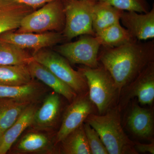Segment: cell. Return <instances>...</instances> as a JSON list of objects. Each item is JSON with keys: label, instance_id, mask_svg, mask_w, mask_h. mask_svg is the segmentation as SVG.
I'll return each instance as SVG.
<instances>
[{"label": "cell", "instance_id": "1", "mask_svg": "<svg viewBox=\"0 0 154 154\" xmlns=\"http://www.w3.org/2000/svg\"><path fill=\"white\" fill-rule=\"evenodd\" d=\"M98 61L111 75L119 94L154 62V41L135 39L117 47L101 46Z\"/></svg>", "mask_w": 154, "mask_h": 154}, {"label": "cell", "instance_id": "2", "mask_svg": "<svg viewBox=\"0 0 154 154\" xmlns=\"http://www.w3.org/2000/svg\"><path fill=\"white\" fill-rule=\"evenodd\" d=\"M119 110L110 109L105 115L91 113L86 120L98 133L108 154H138L122 127Z\"/></svg>", "mask_w": 154, "mask_h": 154}, {"label": "cell", "instance_id": "3", "mask_svg": "<svg viewBox=\"0 0 154 154\" xmlns=\"http://www.w3.org/2000/svg\"><path fill=\"white\" fill-rule=\"evenodd\" d=\"M65 25V15L63 2V0H57L45 4L24 17L17 32L62 33Z\"/></svg>", "mask_w": 154, "mask_h": 154}, {"label": "cell", "instance_id": "4", "mask_svg": "<svg viewBox=\"0 0 154 154\" xmlns=\"http://www.w3.org/2000/svg\"><path fill=\"white\" fill-rule=\"evenodd\" d=\"M78 71L85 78L90 100L100 114L104 113L118 93L113 78L102 65L96 68L84 66Z\"/></svg>", "mask_w": 154, "mask_h": 154}, {"label": "cell", "instance_id": "5", "mask_svg": "<svg viewBox=\"0 0 154 154\" xmlns=\"http://www.w3.org/2000/svg\"><path fill=\"white\" fill-rule=\"evenodd\" d=\"M97 0H63L65 25L62 33L70 41L82 35L95 36L93 27V13Z\"/></svg>", "mask_w": 154, "mask_h": 154}, {"label": "cell", "instance_id": "6", "mask_svg": "<svg viewBox=\"0 0 154 154\" xmlns=\"http://www.w3.org/2000/svg\"><path fill=\"white\" fill-rule=\"evenodd\" d=\"M32 56L34 60L46 67L77 94L87 92L85 78L79 71L75 70L68 61L55 51L43 48L34 52Z\"/></svg>", "mask_w": 154, "mask_h": 154}, {"label": "cell", "instance_id": "7", "mask_svg": "<svg viewBox=\"0 0 154 154\" xmlns=\"http://www.w3.org/2000/svg\"><path fill=\"white\" fill-rule=\"evenodd\" d=\"M101 46L97 36L85 35L77 41L56 46L55 51L69 63L96 68L100 65L98 57Z\"/></svg>", "mask_w": 154, "mask_h": 154}, {"label": "cell", "instance_id": "8", "mask_svg": "<svg viewBox=\"0 0 154 154\" xmlns=\"http://www.w3.org/2000/svg\"><path fill=\"white\" fill-rule=\"evenodd\" d=\"M65 40L62 32L42 33H19L7 31L0 34V40L14 45L22 49H32L34 52L56 46Z\"/></svg>", "mask_w": 154, "mask_h": 154}, {"label": "cell", "instance_id": "9", "mask_svg": "<svg viewBox=\"0 0 154 154\" xmlns=\"http://www.w3.org/2000/svg\"><path fill=\"white\" fill-rule=\"evenodd\" d=\"M93 105L88 92L77 96L64 113L61 125L56 137V143H60L70 133L83 124L88 116L92 113Z\"/></svg>", "mask_w": 154, "mask_h": 154}, {"label": "cell", "instance_id": "10", "mask_svg": "<svg viewBox=\"0 0 154 154\" xmlns=\"http://www.w3.org/2000/svg\"><path fill=\"white\" fill-rule=\"evenodd\" d=\"M126 93L121 97L118 108L121 110L126 103L137 97L143 105H151L154 99V62L149 64L128 85Z\"/></svg>", "mask_w": 154, "mask_h": 154}, {"label": "cell", "instance_id": "11", "mask_svg": "<svg viewBox=\"0 0 154 154\" xmlns=\"http://www.w3.org/2000/svg\"><path fill=\"white\" fill-rule=\"evenodd\" d=\"M120 21L135 39L146 41L154 38V6L147 13L124 11Z\"/></svg>", "mask_w": 154, "mask_h": 154}, {"label": "cell", "instance_id": "12", "mask_svg": "<svg viewBox=\"0 0 154 154\" xmlns=\"http://www.w3.org/2000/svg\"><path fill=\"white\" fill-rule=\"evenodd\" d=\"M35 10L11 0H0V34L18 29L23 18Z\"/></svg>", "mask_w": 154, "mask_h": 154}, {"label": "cell", "instance_id": "13", "mask_svg": "<svg viewBox=\"0 0 154 154\" xmlns=\"http://www.w3.org/2000/svg\"><path fill=\"white\" fill-rule=\"evenodd\" d=\"M28 66L33 79L36 78L41 81L57 94L64 96L69 102H72L78 96L70 87L41 64L33 60L28 64Z\"/></svg>", "mask_w": 154, "mask_h": 154}, {"label": "cell", "instance_id": "14", "mask_svg": "<svg viewBox=\"0 0 154 154\" xmlns=\"http://www.w3.org/2000/svg\"><path fill=\"white\" fill-rule=\"evenodd\" d=\"M60 105L58 94L55 92L48 95L42 105L36 110L31 125L38 130L53 126L58 116Z\"/></svg>", "mask_w": 154, "mask_h": 154}, {"label": "cell", "instance_id": "15", "mask_svg": "<svg viewBox=\"0 0 154 154\" xmlns=\"http://www.w3.org/2000/svg\"><path fill=\"white\" fill-rule=\"evenodd\" d=\"M37 108L35 102L28 105L13 125L4 133L0 146V154L7 153L24 131L31 125Z\"/></svg>", "mask_w": 154, "mask_h": 154}, {"label": "cell", "instance_id": "16", "mask_svg": "<svg viewBox=\"0 0 154 154\" xmlns=\"http://www.w3.org/2000/svg\"><path fill=\"white\" fill-rule=\"evenodd\" d=\"M127 123L131 131L138 137H150L153 130V118L151 111L134 105L129 113Z\"/></svg>", "mask_w": 154, "mask_h": 154}, {"label": "cell", "instance_id": "17", "mask_svg": "<svg viewBox=\"0 0 154 154\" xmlns=\"http://www.w3.org/2000/svg\"><path fill=\"white\" fill-rule=\"evenodd\" d=\"M123 11L107 3L97 0L93 13V27L95 35L107 27L120 22Z\"/></svg>", "mask_w": 154, "mask_h": 154}, {"label": "cell", "instance_id": "18", "mask_svg": "<svg viewBox=\"0 0 154 154\" xmlns=\"http://www.w3.org/2000/svg\"><path fill=\"white\" fill-rule=\"evenodd\" d=\"M44 88L33 81L22 85H7L0 84V98H8L35 102L42 95Z\"/></svg>", "mask_w": 154, "mask_h": 154}, {"label": "cell", "instance_id": "19", "mask_svg": "<svg viewBox=\"0 0 154 154\" xmlns=\"http://www.w3.org/2000/svg\"><path fill=\"white\" fill-rule=\"evenodd\" d=\"M29 101L0 98V132L4 134L31 103Z\"/></svg>", "mask_w": 154, "mask_h": 154}, {"label": "cell", "instance_id": "20", "mask_svg": "<svg viewBox=\"0 0 154 154\" xmlns=\"http://www.w3.org/2000/svg\"><path fill=\"white\" fill-rule=\"evenodd\" d=\"M95 36L99 38L101 46L106 47H119L135 39L120 22L107 27Z\"/></svg>", "mask_w": 154, "mask_h": 154}, {"label": "cell", "instance_id": "21", "mask_svg": "<svg viewBox=\"0 0 154 154\" xmlns=\"http://www.w3.org/2000/svg\"><path fill=\"white\" fill-rule=\"evenodd\" d=\"M28 65H0V84L22 85L33 81Z\"/></svg>", "mask_w": 154, "mask_h": 154}, {"label": "cell", "instance_id": "22", "mask_svg": "<svg viewBox=\"0 0 154 154\" xmlns=\"http://www.w3.org/2000/svg\"><path fill=\"white\" fill-rule=\"evenodd\" d=\"M51 143L45 135L31 132L25 135L17 144L16 149L22 153L53 152Z\"/></svg>", "mask_w": 154, "mask_h": 154}, {"label": "cell", "instance_id": "23", "mask_svg": "<svg viewBox=\"0 0 154 154\" xmlns=\"http://www.w3.org/2000/svg\"><path fill=\"white\" fill-rule=\"evenodd\" d=\"M84 124V123H83ZM83 124L61 142V150L65 154H91Z\"/></svg>", "mask_w": 154, "mask_h": 154}, {"label": "cell", "instance_id": "24", "mask_svg": "<svg viewBox=\"0 0 154 154\" xmlns=\"http://www.w3.org/2000/svg\"><path fill=\"white\" fill-rule=\"evenodd\" d=\"M33 60L32 55L25 49L0 40V65H28Z\"/></svg>", "mask_w": 154, "mask_h": 154}, {"label": "cell", "instance_id": "25", "mask_svg": "<svg viewBox=\"0 0 154 154\" xmlns=\"http://www.w3.org/2000/svg\"><path fill=\"white\" fill-rule=\"evenodd\" d=\"M104 2L116 8L125 11L147 13L150 10L147 0H97Z\"/></svg>", "mask_w": 154, "mask_h": 154}, {"label": "cell", "instance_id": "26", "mask_svg": "<svg viewBox=\"0 0 154 154\" xmlns=\"http://www.w3.org/2000/svg\"><path fill=\"white\" fill-rule=\"evenodd\" d=\"M83 126L91 154H108L107 149L97 131L87 122L83 124Z\"/></svg>", "mask_w": 154, "mask_h": 154}, {"label": "cell", "instance_id": "27", "mask_svg": "<svg viewBox=\"0 0 154 154\" xmlns=\"http://www.w3.org/2000/svg\"><path fill=\"white\" fill-rule=\"evenodd\" d=\"M36 10L47 3L57 0H11Z\"/></svg>", "mask_w": 154, "mask_h": 154}, {"label": "cell", "instance_id": "28", "mask_svg": "<svg viewBox=\"0 0 154 154\" xmlns=\"http://www.w3.org/2000/svg\"><path fill=\"white\" fill-rule=\"evenodd\" d=\"M134 147L137 152L154 154V142L150 144H142L137 143L134 144Z\"/></svg>", "mask_w": 154, "mask_h": 154}, {"label": "cell", "instance_id": "29", "mask_svg": "<svg viewBox=\"0 0 154 154\" xmlns=\"http://www.w3.org/2000/svg\"><path fill=\"white\" fill-rule=\"evenodd\" d=\"M3 135V134L0 132V146H1L2 142V140Z\"/></svg>", "mask_w": 154, "mask_h": 154}]
</instances>
